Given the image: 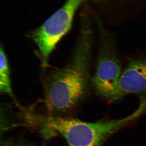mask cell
I'll return each mask as SVG.
<instances>
[{
  "mask_svg": "<svg viewBox=\"0 0 146 146\" xmlns=\"http://www.w3.org/2000/svg\"><path fill=\"white\" fill-rule=\"evenodd\" d=\"M81 29L70 60L61 69L53 71L44 81L45 104L50 112H64L78 104L88 91L92 44L89 17L84 14Z\"/></svg>",
  "mask_w": 146,
  "mask_h": 146,
  "instance_id": "obj_1",
  "label": "cell"
},
{
  "mask_svg": "<svg viewBox=\"0 0 146 146\" xmlns=\"http://www.w3.org/2000/svg\"><path fill=\"white\" fill-rule=\"evenodd\" d=\"M0 91L13 97L11 85L10 72L4 50L1 46L0 51Z\"/></svg>",
  "mask_w": 146,
  "mask_h": 146,
  "instance_id": "obj_5",
  "label": "cell"
},
{
  "mask_svg": "<svg viewBox=\"0 0 146 146\" xmlns=\"http://www.w3.org/2000/svg\"><path fill=\"white\" fill-rule=\"evenodd\" d=\"M119 87L124 95L132 94L146 96V58L129 63L122 73Z\"/></svg>",
  "mask_w": 146,
  "mask_h": 146,
  "instance_id": "obj_4",
  "label": "cell"
},
{
  "mask_svg": "<svg viewBox=\"0 0 146 146\" xmlns=\"http://www.w3.org/2000/svg\"><path fill=\"white\" fill-rule=\"evenodd\" d=\"M133 1L136 2V0H133ZM138 1V0H136ZM94 2L98 3L101 5H106L108 8L110 9L113 8H116L117 7L119 8V7H125V5L127 4L128 5L129 3H132L133 0H93Z\"/></svg>",
  "mask_w": 146,
  "mask_h": 146,
  "instance_id": "obj_6",
  "label": "cell"
},
{
  "mask_svg": "<svg viewBox=\"0 0 146 146\" xmlns=\"http://www.w3.org/2000/svg\"><path fill=\"white\" fill-rule=\"evenodd\" d=\"M1 146H33L32 144L25 141H20L18 143H3Z\"/></svg>",
  "mask_w": 146,
  "mask_h": 146,
  "instance_id": "obj_7",
  "label": "cell"
},
{
  "mask_svg": "<svg viewBox=\"0 0 146 146\" xmlns=\"http://www.w3.org/2000/svg\"><path fill=\"white\" fill-rule=\"evenodd\" d=\"M43 121L42 132L48 138L59 133L69 146H102L110 136L126 124L129 119L86 122L78 119L50 117Z\"/></svg>",
  "mask_w": 146,
  "mask_h": 146,
  "instance_id": "obj_2",
  "label": "cell"
},
{
  "mask_svg": "<svg viewBox=\"0 0 146 146\" xmlns=\"http://www.w3.org/2000/svg\"><path fill=\"white\" fill-rule=\"evenodd\" d=\"M95 20L99 28V52L96 69L91 78L97 94L105 99L117 100L123 96L119 87L121 64L118 56L113 36L96 14Z\"/></svg>",
  "mask_w": 146,
  "mask_h": 146,
  "instance_id": "obj_3",
  "label": "cell"
}]
</instances>
